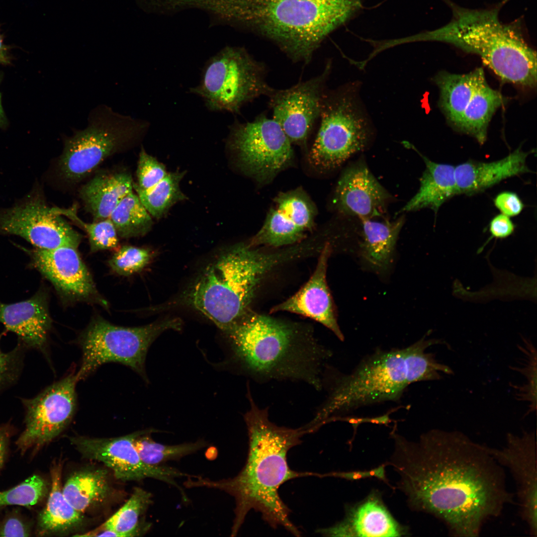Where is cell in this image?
<instances>
[{
    "label": "cell",
    "mask_w": 537,
    "mask_h": 537,
    "mask_svg": "<svg viewBox=\"0 0 537 537\" xmlns=\"http://www.w3.org/2000/svg\"><path fill=\"white\" fill-rule=\"evenodd\" d=\"M391 465L410 507L433 515L457 537L479 536L514 495L485 446L458 431L433 429L412 442L393 432Z\"/></svg>",
    "instance_id": "1"
},
{
    "label": "cell",
    "mask_w": 537,
    "mask_h": 537,
    "mask_svg": "<svg viewBox=\"0 0 537 537\" xmlns=\"http://www.w3.org/2000/svg\"><path fill=\"white\" fill-rule=\"evenodd\" d=\"M247 395L250 408L244 419L249 449L242 469L234 477L218 480L189 477L184 485L187 488L218 489L234 498L232 537L237 535L252 509L260 512L263 520L272 528L281 526L293 535L300 536V532L289 518L290 511L281 499L278 490L289 480L312 476V472L291 469L287 457L289 449L299 445L301 438L310 432L305 426L292 429L275 425L269 419L268 407L260 408L249 387Z\"/></svg>",
    "instance_id": "2"
},
{
    "label": "cell",
    "mask_w": 537,
    "mask_h": 537,
    "mask_svg": "<svg viewBox=\"0 0 537 537\" xmlns=\"http://www.w3.org/2000/svg\"><path fill=\"white\" fill-rule=\"evenodd\" d=\"M225 332L234 358L255 382H304L322 389V374L332 353L311 334L248 310Z\"/></svg>",
    "instance_id": "3"
},
{
    "label": "cell",
    "mask_w": 537,
    "mask_h": 537,
    "mask_svg": "<svg viewBox=\"0 0 537 537\" xmlns=\"http://www.w3.org/2000/svg\"><path fill=\"white\" fill-rule=\"evenodd\" d=\"M452 16L437 29L404 38L406 43L438 41L475 54L502 81L522 87L537 84V53L526 42L517 24L499 19L502 4L494 8L471 9L449 0Z\"/></svg>",
    "instance_id": "4"
},
{
    "label": "cell",
    "mask_w": 537,
    "mask_h": 537,
    "mask_svg": "<svg viewBox=\"0 0 537 537\" xmlns=\"http://www.w3.org/2000/svg\"><path fill=\"white\" fill-rule=\"evenodd\" d=\"M233 5L239 20L305 64L326 37L362 7L360 0H233Z\"/></svg>",
    "instance_id": "5"
},
{
    "label": "cell",
    "mask_w": 537,
    "mask_h": 537,
    "mask_svg": "<svg viewBox=\"0 0 537 537\" xmlns=\"http://www.w3.org/2000/svg\"><path fill=\"white\" fill-rule=\"evenodd\" d=\"M279 259L249 245L235 246L204 269L188 302L224 332L248 310L260 279Z\"/></svg>",
    "instance_id": "6"
},
{
    "label": "cell",
    "mask_w": 537,
    "mask_h": 537,
    "mask_svg": "<svg viewBox=\"0 0 537 537\" xmlns=\"http://www.w3.org/2000/svg\"><path fill=\"white\" fill-rule=\"evenodd\" d=\"M405 355V348L377 350L349 374L339 373L326 365L322 384L327 395L308 424L319 429L359 407L398 400L410 385Z\"/></svg>",
    "instance_id": "7"
},
{
    "label": "cell",
    "mask_w": 537,
    "mask_h": 537,
    "mask_svg": "<svg viewBox=\"0 0 537 537\" xmlns=\"http://www.w3.org/2000/svg\"><path fill=\"white\" fill-rule=\"evenodd\" d=\"M149 126L145 120L98 105L90 112L84 129H76L64 138L58 163L60 175L68 181H81L107 158L136 144Z\"/></svg>",
    "instance_id": "8"
},
{
    "label": "cell",
    "mask_w": 537,
    "mask_h": 537,
    "mask_svg": "<svg viewBox=\"0 0 537 537\" xmlns=\"http://www.w3.org/2000/svg\"><path fill=\"white\" fill-rule=\"evenodd\" d=\"M266 77L265 65L244 48L226 47L206 62L199 84L190 92L210 111L238 113L246 103L271 93Z\"/></svg>",
    "instance_id": "9"
},
{
    "label": "cell",
    "mask_w": 537,
    "mask_h": 537,
    "mask_svg": "<svg viewBox=\"0 0 537 537\" xmlns=\"http://www.w3.org/2000/svg\"><path fill=\"white\" fill-rule=\"evenodd\" d=\"M181 327L179 318H168L136 327L116 326L100 317L93 319L78 340L82 353L76 373L78 381L108 362L129 366L147 379L145 362L150 346L163 332L179 330Z\"/></svg>",
    "instance_id": "10"
},
{
    "label": "cell",
    "mask_w": 537,
    "mask_h": 537,
    "mask_svg": "<svg viewBox=\"0 0 537 537\" xmlns=\"http://www.w3.org/2000/svg\"><path fill=\"white\" fill-rule=\"evenodd\" d=\"M319 120L309 154L315 167L335 169L367 146L369 125L350 88L325 91Z\"/></svg>",
    "instance_id": "11"
},
{
    "label": "cell",
    "mask_w": 537,
    "mask_h": 537,
    "mask_svg": "<svg viewBox=\"0 0 537 537\" xmlns=\"http://www.w3.org/2000/svg\"><path fill=\"white\" fill-rule=\"evenodd\" d=\"M435 81L440 90L439 105L449 123L484 144L489 123L505 99L488 85L483 70L464 74L441 72Z\"/></svg>",
    "instance_id": "12"
},
{
    "label": "cell",
    "mask_w": 537,
    "mask_h": 537,
    "mask_svg": "<svg viewBox=\"0 0 537 537\" xmlns=\"http://www.w3.org/2000/svg\"><path fill=\"white\" fill-rule=\"evenodd\" d=\"M229 128V147L258 180L273 178L292 159V144L280 125L264 113L251 122L236 120Z\"/></svg>",
    "instance_id": "13"
},
{
    "label": "cell",
    "mask_w": 537,
    "mask_h": 537,
    "mask_svg": "<svg viewBox=\"0 0 537 537\" xmlns=\"http://www.w3.org/2000/svg\"><path fill=\"white\" fill-rule=\"evenodd\" d=\"M19 236L36 248L77 249L82 236L50 207L36 189L12 207L0 210V235Z\"/></svg>",
    "instance_id": "14"
},
{
    "label": "cell",
    "mask_w": 537,
    "mask_h": 537,
    "mask_svg": "<svg viewBox=\"0 0 537 537\" xmlns=\"http://www.w3.org/2000/svg\"><path fill=\"white\" fill-rule=\"evenodd\" d=\"M76 373H70L35 397L22 399L25 428L16 441L25 451L40 447L58 437L71 422L77 407Z\"/></svg>",
    "instance_id": "15"
},
{
    "label": "cell",
    "mask_w": 537,
    "mask_h": 537,
    "mask_svg": "<svg viewBox=\"0 0 537 537\" xmlns=\"http://www.w3.org/2000/svg\"><path fill=\"white\" fill-rule=\"evenodd\" d=\"M147 431L115 438L78 436L71 437L70 440L84 457L102 462L112 470L117 479L122 481H140L148 478L157 479L175 487L183 501H187L185 492L175 479L191 475L168 466L150 465L140 458L133 442L137 436Z\"/></svg>",
    "instance_id": "16"
},
{
    "label": "cell",
    "mask_w": 537,
    "mask_h": 537,
    "mask_svg": "<svg viewBox=\"0 0 537 537\" xmlns=\"http://www.w3.org/2000/svg\"><path fill=\"white\" fill-rule=\"evenodd\" d=\"M331 66L327 63L321 74L288 89H274L268 96L272 118L292 144L305 145L319 119Z\"/></svg>",
    "instance_id": "17"
},
{
    "label": "cell",
    "mask_w": 537,
    "mask_h": 537,
    "mask_svg": "<svg viewBox=\"0 0 537 537\" xmlns=\"http://www.w3.org/2000/svg\"><path fill=\"white\" fill-rule=\"evenodd\" d=\"M535 431L509 433L501 448L487 446L490 454L507 468L516 482L521 517L530 535L537 536V457Z\"/></svg>",
    "instance_id": "18"
},
{
    "label": "cell",
    "mask_w": 537,
    "mask_h": 537,
    "mask_svg": "<svg viewBox=\"0 0 537 537\" xmlns=\"http://www.w3.org/2000/svg\"><path fill=\"white\" fill-rule=\"evenodd\" d=\"M33 266L65 299L107 303L98 293L92 276L77 249L63 247L29 251Z\"/></svg>",
    "instance_id": "19"
},
{
    "label": "cell",
    "mask_w": 537,
    "mask_h": 537,
    "mask_svg": "<svg viewBox=\"0 0 537 537\" xmlns=\"http://www.w3.org/2000/svg\"><path fill=\"white\" fill-rule=\"evenodd\" d=\"M315 215L313 203L302 190L282 193L249 245L279 247L298 242L313 227Z\"/></svg>",
    "instance_id": "20"
},
{
    "label": "cell",
    "mask_w": 537,
    "mask_h": 537,
    "mask_svg": "<svg viewBox=\"0 0 537 537\" xmlns=\"http://www.w3.org/2000/svg\"><path fill=\"white\" fill-rule=\"evenodd\" d=\"M390 198V194L366 164L359 161L343 172L335 189L333 203L339 212L361 220L384 214Z\"/></svg>",
    "instance_id": "21"
},
{
    "label": "cell",
    "mask_w": 537,
    "mask_h": 537,
    "mask_svg": "<svg viewBox=\"0 0 537 537\" xmlns=\"http://www.w3.org/2000/svg\"><path fill=\"white\" fill-rule=\"evenodd\" d=\"M330 247L326 245L309 280L294 295L273 307L271 312L288 311L311 318L332 331L341 341L344 337L337 323L334 305L326 281Z\"/></svg>",
    "instance_id": "22"
},
{
    "label": "cell",
    "mask_w": 537,
    "mask_h": 537,
    "mask_svg": "<svg viewBox=\"0 0 537 537\" xmlns=\"http://www.w3.org/2000/svg\"><path fill=\"white\" fill-rule=\"evenodd\" d=\"M0 322L18 336L24 347L44 352L52 324L46 295L39 291L18 302L0 301Z\"/></svg>",
    "instance_id": "23"
},
{
    "label": "cell",
    "mask_w": 537,
    "mask_h": 537,
    "mask_svg": "<svg viewBox=\"0 0 537 537\" xmlns=\"http://www.w3.org/2000/svg\"><path fill=\"white\" fill-rule=\"evenodd\" d=\"M530 152L521 148L505 158L491 162L469 160L455 167L457 195L481 192L509 178L530 172L526 164Z\"/></svg>",
    "instance_id": "24"
},
{
    "label": "cell",
    "mask_w": 537,
    "mask_h": 537,
    "mask_svg": "<svg viewBox=\"0 0 537 537\" xmlns=\"http://www.w3.org/2000/svg\"><path fill=\"white\" fill-rule=\"evenodd\" d=\"M316 533L327 537H400L403 533L401 527L374 496L349 510L343 521L318 529Z\"/></svg>",
    "instance_id": "25"
},
{
    "label": "cell",
    "mask_w": 537,
    "mask_h": 537,
    "mask_svg": "<svg viewBox=\"0 0 537 537\" xmlns=\"http://www.w3.org/2000/svg\"><path fill=\"white\" fill-rule=\"evenodd\" d=\"M133 183L127 171H103L81 187L79 196L94 221H99L109 218L121 200L133 191Z\"/></svg>",
    "instance_id": "26"
},
{
    "label": "cell",
    "mask_w": 537,
    "mask_h": 537,
    "mask_svg": "<svg viewBox=\"0 0 537 537\" xmlns=\"http://www.w3.org/2000/svg\"><path fill=\"white\" fill-rule=\"evenodd\" d=\"M420 155L426 168L420 179L419 189L399 213L429 208L436 214L446 201L457 195L455 167L435 163Z\"/></svg>",
    "instance_id": "27"
},
{
    "label": "cell",
    "mask_w": 537,
    "mask_h": 537,
    "mask_svg": "<svg viewBox=\"0 0 537 537\" xmlns=\"http://www.w3.org/2000/svg\"><path fill=\"white\" fill-rule=\"evenodd\" d=\"M152 502V494L136 487L126 503L106 522L81 537H135L146 533L151 524L140 519Z\"/></svg>",
    "instance_id": "28"
},
{
    "label": "cell",
    "mask_w": 537,
    "mask_h": 537,
    "mask_svg": "<svg viewBox=\"0 0 537 537\" xmlns=\"http://www.w3.org/2000/svg\"><path fill=\"white\" fill-rule=\"evenodd\" d=\"M62 465L55 463L51 472V488L47 504L38 517L39 533L42 535L63 534L82 525L83 513L76 510L67 501L62 491Z\"/></svg>",
    "instance_id": "29"
},
{
    "label": "cell",
    "mask_w": 537,
    "mask_h": 537,
    "mask_svg": "<svg viewBox=\"0 0 537 537\" xmlns=\"http://www.w3.org/2000/svg\"><path fill=\"white\" fill-rule=\"evenodd\" d=\"M404 220L402 216L391 222L361 219V255L374 269L384 270L389 267Z\"/></svg>",
    "instance_id": "30"
},
{
    "label": "cell",
    "mask_w": 537,
    "mask_h": 537,
    "mask_svg": "<svg viewBox=\"0 0 537 537\" xmlns=\"http://www.w3.org/2000/svg\"><path fill=\"white\" fill-rule=\"evenodd\" d=\"M62 491L70 504L83 513L109 496L111 487L107 472L101 469L77 471L67 479Z\"/></svg>",
    "instance_id": "31"
},
{
    "label": "cell",
    "mask_w": 537,
    "mask_h": 537,
    "mask_svg": "<svg viewBox=\"0 0 537 537\" xmlns=\"http://www.w3.org/2000/svg\"><path fill=\"white\" fill-rule=\"evenodd\" d=\"M445 344L441 339H426L424 337L413 345L405 348V363L407 380L409 384L419 381L440 380L443 374L453 375L450 366L439 362L433 353L426 350L432 345Z\"/></svg>",
    "instance_id": "32"
},
{
    "label": "cell",
    "mask_w": 537,
    "mask_h": 537,
    "mask_svg": "<svg viewBox=\"0 0 537 537\" xmlns=\"http://www.w3.org/2000/svg\"><path fill=\"white\" fill-rule=\"evenodd\" d=\"M109 218L118 236L123 238L142 236L153 224L151 215L133 191L121 200Z\"/></svg>",
    "instance_id": "33"
},
{
    "label": "cell",
    "mask_w": 537,
    "mask_h": 537,
    "mask_svg": "<svg viewBox=\"0 0 537 537\" xmlns=\"http://www.w3.org/2000/svg\"><path fill=\"white\" fill-rule=\"evenodd\" d=\"M184 176V172L169 173L149 190L133 189L151 216L160 219L176 203L186 199L179 186Z\"/></svg>",
    "instance_id": "34"
},
{
    "label": "cell",
    "mask_w": 537,
    "mask_h": 537,
    "mask_svg": "<svg viewBox=\"0 0 537 537\" xmlns=\"http://www.w3.org/2000/svg\"><path fill=\"white\" fill-rule=\"evenodd\" d=\"M158 431L148 430L137 436L133 442L141 460L150 465H160L169 460L179 459L207 446V442L203 440L175 445L162 444L154 441L148 436Z\"/></svg>",
    "instance_id": "35"
},
{
    "label": "cell",
    "mask_w": 537,
    "mask_h": 537,
    "mask_svg": "<svg viewBox=\"0 0 537 537\" xmlns=\"http://www.w3.org/2000/svg\"><path fill=\"white\" fill-rule=\"evenodd\" d=\"M519 347L522 357L518 362L519 364L512 369L520 373L525 381L521 385L513 384L511 386L514 389L516 400L527 403L525 416L537 410V353L533 343L525 338L523 345Z\"/></svg>",
    "instance_id": "36"
},
{
    "label": "cell",
    "mask_w": 537,
    "mask_h": 537,
    "mask_svg": "<svg viewBox=\"0 0 537 537\" xmlns=\"http://www.w3.org/2000/svg\"><path fill=\"white\" fill-rule=\"evenodd\" d=\"M55 207L59 214L69 218L85 230L89 237L91 252L114 249L117 247L118 234L109 218L86 223L78 216L75 207L68 209Z\"/></svg>",
    "instance_id": "37"
},
{
    "label": "cell",
    "mask_w": 537,
    "mask_h": 537,
    "mask_svg": "<svg viewBox=\"0 0 537 537\" xmlns=\"http://www.w3.org/2000/svg\"><path fill=\"white\" fill-rule=\"evenodd\" d=\"M46 492L45 481L34 475L10 490L0 492V507L12 505L33 506L40 501Z\"/></svg>",
    "instance_id": "38"
},
{
    "label": "cell",
    "mask_w": 537,
    "mask_h": 537,
    "mask_svg": "<svg viewBox=\"0 0 537 537\" xmlns=\"http://www.w3.org/2000/svg\"><path fill=\"white\" fill-rule=\"evenodd\" d=\"M153 254L147 249L124 246L112 256L108 264L119 275L128 276L142 270L150 262Z\"/></svg>",
    "instance_id": "39"
},
{
    "label": "cell",
    "mask_w": 537,
    "mask_h": 537,
    "mask_svg": "<svg viewBox=\"0 0 537 537\" xmlns=\"http://www.w3.org/2000/svg\"><path fill=\"white\" fill-rule=\"evenodd\" d=\"M168 173L165 165L142 147L136 170L137 182L133 183V188L149 190L162 180Z\"/></svg>",
    "instance_id": "40"
},
{
    "label": "cell",
    "mask_w": 537,
    "mask_h": 537,
    "mask_svg": "<svg viewBox=\"0 0 537 537\" xmlns=\"http://www.w3.org/2000/svg\"><path fill=\"white\" fill-rule=\"evenodd\" d=\"M23 348L20 343L7 353L2 352L0 349V390L15 382L18 378L21 367Z\"/></svg>",
    "instance_id": "41"
},
{
    "label": "cell",
    "mask_w": 537,
    "mask_h": 537,
    "mask_svg": "<svg viewBox=\"0 0 537 537\" xmlns=\"http://www.w3.org/2000/svg\"><path fill=\"white\" fill-rule=\"evenodd\" d=\"M494 203L502 214L509 217L519 215L524 207L519 196L511 191H503L497 194L494 199Z\"/></svg>",
    "instance_id": "42"
},
{
    "label": "cell",
    "mask_w": 537,
    "mask_h": 537,
    "mask_svg": "<svg viewBox=\"0 0 537 537\" xmlns=\"http://www.w3.org/2000/svg\"><path fill=\"white\" fill-rule=\"evenodd\" d=\"M515 228L514 224L510 217L502 213L495 216L489 223V231L491 236L484 245L478 251V253L482 251L484 246L492 239H505L513 234Z\"/></svg>",
    "instance_id": "43"
},
{
    "label": "cell",
    "mask_w": 537,
    "mask_h": 537,
    "mask_svg": "<svg viewBox=\"0 0 537 537\" xmlns=\"http://www.w3.org/2000/svg\"><path fill=\"white\" fill-rule=\"evenodd\" d=\"M29 534L26 524L17 517L8 518L0 525V536L27 537Z\"/></svg>",
    "instance_id": "44"
},
{
    "label": "cell",
    "mask_w": 537,
    "mask_h": 537,
    "mask_svg": "<svg viewBox=\"0 0 537 537\" xmlns=\"http://www.w3.org/2000/svg\"><path fill=\"white\" fill-rule=\"evenodd\" d=\"M315 476L319 477L333 476L351 480H358L368 477L367 471L332 472L324 474L315 473Z\"/></svg>",
    "instance_id": "45"
},
{
    "label": "cell",
    "mask_w": 537,
    "mask_h": 537,
    "mask_svg": "<svg viewBox=\"0 0 537 537\" xmlns=\"http://www.w3.org/2000/svg\"><path fill=\"white\" fill-rule=\"evenodd\" d=\"M9 434V429L7 426L0 427V468L3 462Z\"/></svg>",
    "instance_id": "46"
},
{
    "label": "cell",
    "mask_w": 537,
    "mask_h": 537,
    "mask_svg": "<svg viewBox=\"0 0 537 537\" xmlns=\"http://www.w3.org/2000/svg\"><path fill=\"white\" fill-rule=\"evenodd\" d=\"M10 63V57L8 53V48L4 44L0 34V64L6 65Z\"/></svg>",
    "instance_id": "47"
},
{
    "label": "cell",
    "mask_w": 537,
    "mask_h": 537,
    "mask_svg": "<svg viewBox=\"0 0 537 537\" xmlns=\"http://www.w3.org/2000/svg\"><path fill=\"white\" fill-rule=\"evenodd\" d=\"M384 465L367 471L368 477H375L385 482H387L385 474Z\"/></svg>",
    "instance_id": "48"
},
{
    "label": "cell",
    "mask_w": 537,
    "mask_h": 537,
    "mask_svg": "<svg viewBox=\"0 0 537 537\" xmlns=\"http://www.w3.org/2000/svg\"><path fill=\"white\" fill-rule=\"evenodd\" d=\"M2 80V75L0 73V84ZM8 123L7 119L4 113L1 102V96L0 92V128L5 127Z\"/></svg>",
    "instance_id": "49"
}]
</instances>
